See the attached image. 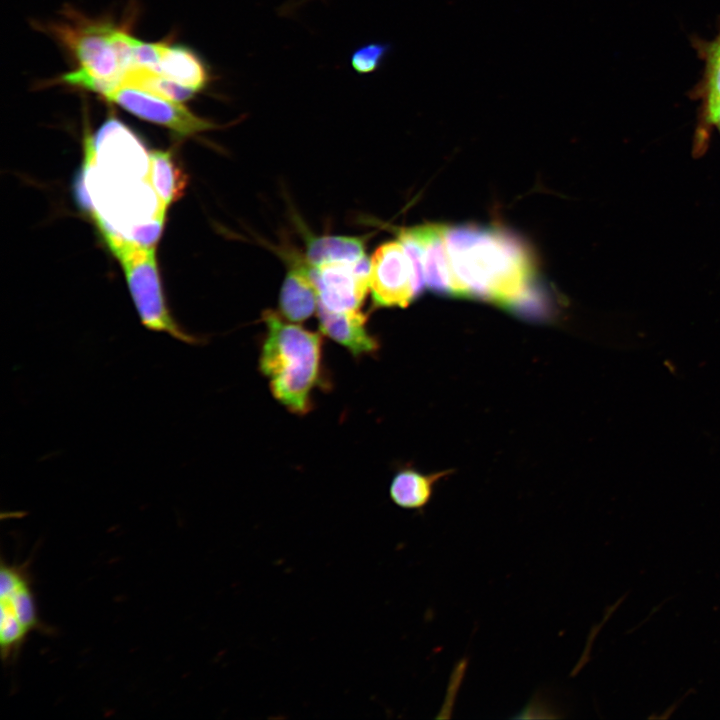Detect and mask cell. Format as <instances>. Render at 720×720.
Segmentation results:
<instances>
[{"label": "cell", "mask_w": 720, "mask_h": 720, "mask_svg": "<svg viewBox=\"0 0 720 720\" xmlns=\"http://www.w3.org/2000/svg\"><path fill=\"white\" fill-rule=\"evenodd\" d=\"M101 96L138 118L161 125L179 135L192 136L218 127L214 122L195 115L178 101L137 87L118 84Z\"/></svg>", "instance_id": "obj_8"}, {"label": "cell", "mask_w": 720, "mask_h": 720, "mask_svg": "<svg viewBox=\"0 0 720 720\" xmlns=\"http://www.w3.org/2000/svg\"><path fill=\"white\" fill-rule=\"evenodd\" d=\"M0 608V652L2 660L9 664L16 660L28 636L44 628L31 576L24 565L1 561Z\"/></svg>", "instance_id": "obj_5"}, {"label": "cell", "mask_w": 720, "mask_h": 720, "mask_svg": "<svg viewBox=\"0 0 720 720\" xmlns=\"http://www.w3.org/2000/svg\"><path fill=\"white\" fill-rule=\"evenodd\" d=\"M709 120L720 129V100L707 107Z\"/></svg>", "instance_id": "obj_20"}, {"label": "cell", "mask_w": 720, "mask_h": 720, "mask_svg": "<svg viewBox=\"0 0 720 720\" xmlns=\"http://www.w3.org/2000/svg\"><path fill=\"white\" fill-rule=\"evenodd\" d=\"M300 232L305 240L304 257L311 266L329 262L355 261L366 257V237L343 235H314L301 222Z\"/></svg>", "instance_id": "obj_13"}, {"label": "cell", "mask_w": 720, "mask_h": 720, "mask_svg": "<svg viewBox=\"0 0 720 720\" xmlns=\"http://www.w3.org/2000/svg\"><path fill=\"white\" fill-rule=\"evenodd\" d=\"M146 179L165 208L183 195L186 186L182 169L168 151H155L149 154Z\"/></svg>", "instance_id": "obj_15"}, {"label": "cell", "mask_w": 720, "mask_h": 720, "mask_svg": "<svg viewBox=\"0 0 720 720\" xmlns=\"http://www.w3.org/2000/svg\"><path fill=\"white\" fill-rule=\"evenodd\" d=\"M265 333L259 370L270 391L289 412L302 416L312 409L313 393L327 386L322 333L287 320L274 310L262 313Z\"/></svg>", "instance_id": "obj_2"}, {"label": "cell", "mask_w": 720, "mask_h": 720, "mask_svg": "<svg viewBox=\"0 0 720 720\" xmlns=\"http://www.w3.org/2000/svg\"><path fill=\"white\" fill-rule=\"evenodd\" d=\"M165 42L148 43L135 38L132 52V67H147L157 71Z\"/></svg>", "instance_id": "obj_19"}, {"label": "cell", "mask_w": 720, "mask_h": 720, "mask_svg": "<svg viewBox=\"0 0 720 720\" xmlns=\"http://www.w3.org/2000/svg\"><path fill=\"white\" fill-rule=\"evenodd\" d=\"M70 53L78 68L61 75L55 83L102 95L118 85L133 66V37L126 29L106 19H90L74 10L66 18L45 26Z\"/></svg>", "instance_id": "obj_3"}, {"label": "cell", "mask_w": 720, "mask_h": 720, "mask_svg": "<svg viewBox=\"0 0 720 720\" xmlns=\"http://www.w3.org/2000/svg\"><path fill=\"white\" fill-rule=\"evenodd\" d=\"M288 270L279 293V313L292 322H302L318 310V295L310 276V265L294 251L282 254Z\"/></svg>", "instance_id": "obj_10"}, {"label": "cell", "mask_w": 720, "mask_h": 720, "mask_svg": "<svg viewBox=\"0 0 720 720\" xmlns=\"http://www.w3.org/2000/svg\"><path fill=\"white\" fill-rule=\"evenodd\" d=\"M370 259L310 265L319 306L332 311L360 309L369 292Z\"/></svg>", "instance_id": "obj_9"}, {"label": "cell", "mask_w": 720, "mask_h": 720, "mask_svg": "<svg viewBox=\"0 0 720 720\" xmlns=\"http://www.w3.org/2000/svg\"><path fill=\"white\" fill-rule=\"evenodd\" d=\"M447 472L424 474L416 469H400L392 478L389 495L394 504L409 510H421L430 501L435 484Z\"/></svg>", "instance_id": "obj_14"}, {"label": "cell", "mask_w": 720, "mask_h": 720, "mask_svg": "<svg viewBox=\"0 0 720 720\" xmlns=\"http://www.w3.org/2000/svg\"><path fill=\"white\" fill-rule=\"evenodd\" d=\"M157 72L194 93L206 89L212 74L204 60L192 49L184 46H171L165 42Z\"/></svg>", "instance_id": "obj_12"}, {"label": "cell", "mask_w": 720, "mask_h": 720, "mask_svg": "<svg viewBox=\"0 0 720 720\" xmlns=\"http://www.w3.org/2000/svg\"><path fill=\"white\" fill-rule=\"evenodd\" d=\"M448 251L463 297L536 313L543 307L534 258L518 236L493 226L448 227Z\"/></svg>", "instance_id": "obj_1"}, {"label": "cell", "mask_w": 720, "mask_h": 720, "mask_svg": "<svg viewBox=\"0 0 720 720\" xmlns=\"http://www.w3.org/2000/svg\"><path fill=\"white\" fill-rule=\"evenodd\" d=\"M425 288L415 259L399 239L379 245L370 258L369 292L375 307H407Z\"/></svg>", "instance_id": "obj_6"}, {"label": "cell", "mask_w": 720, "mask_h": 720, "mask_svg": "<svg viewBox=\"0 0 720 720\" xmlns=\"http://www.w3.org/2000/svg\"><path fill=\"white\" fill-rule=\"evenodd\" d=\"M317 315L320 332L355 358L378 351L379 342L368 329V315L360 309L332 311L318 305Z\"/></svg>", "instance_id": "obj_11"}, {"label": "cell", "mask_w": 720, "mask_h": 720, "mask_svg": "<svg viewBox=\"0 0 720 720\" xmlns=\"http://www.w3.org/2000/svg\"><path fill=\"white\" fill-rule=\"evenodd\" d=\"M705 92L706 106L720 100V32L706 48Z\"/></svg>", "instance_id": "obj_18"}, {"label": "cell", "mask_w": 720, "mask_h": 720, "mask_svg": "<svg viewBox=\"0 0 720 720\" xmlns=\"http://www.w3.org/2000/svg\"><path fill=\"white\" fill-rule=\"evenodd\" d=\"M391 49L390 43L369 42L363 44L352 52L351 67L359 75L374 73L383 65Z\"/></svg>", "instance_id": "obj_17"}, {"label": "cell", "mask_w": 720, "mask_h": 720, "mask_svg": "<svg viewBox=\"0 0 720 720\" xmlns=\"http://www.w3.org/2000/svg\"><path fill=\"white\" fill-rule=\"evenodd\" d=\"M447 232V226L430 223L398 228L396 234L415 259L426 288L440 294L463 297L451 264Z\"/></svg>", "instance_id": "obj_7"}, {"label": "cell", "mask_w": 720, "mask_h": 720, "mask_svg": "<svg viewBox=\"0 0 720 720\" xmlns=\"http://www.w3.org/2000/svg\"><path fill=\"white\" fill-rule=\"evenodd\" d=\"M99 230L123 268L142 325L189 345L203 343L202 337L181 327L168 309L154 247L141 245L107 228Z\"/></svg>", "instance_id": "obj_4"}, {"label": "cell", "mask_w": 720, "mask_h": 720, "mask_svg": "<svg viewBox=\"0 0 720 720\" xmlns=\"http://www.w3.org/2000/svg\"><path fill=\"white\" fill-rule=\"evenodd\" d=\"M119 84L137 87L178 102L188 100L195 94L193 91L174 82L163 74L147 67H132L128 69Z\"/></svg>", "instance_id": "obj_16"}]
</instances>
